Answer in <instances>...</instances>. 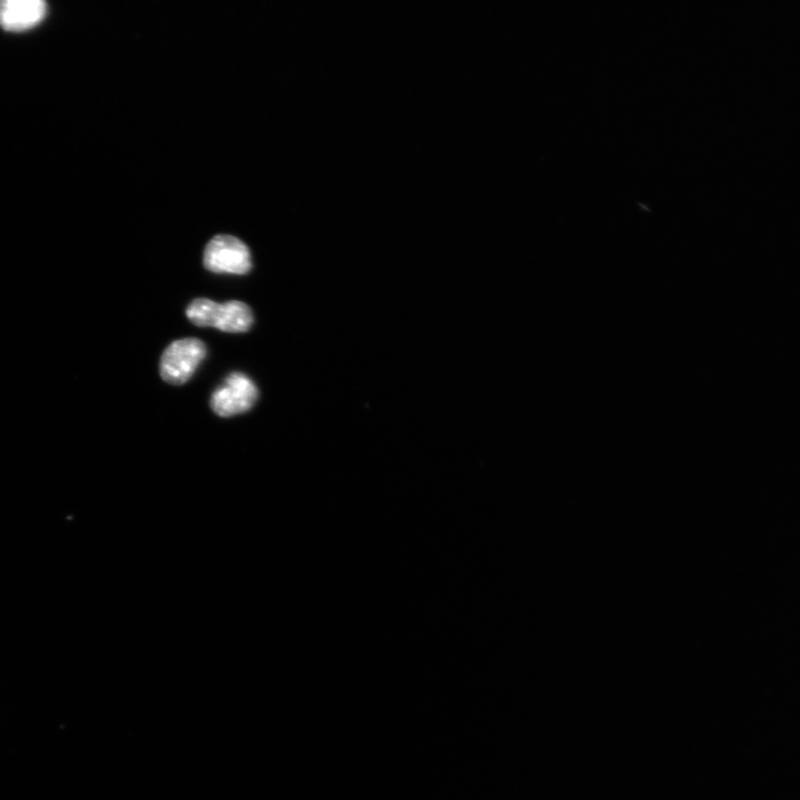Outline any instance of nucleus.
I'll return each mask as SVG.
<instances>
[{
    "instance_id": "39448f33",
    "label": "nucleus",
    "mask_w": 800,
    "mask_h": 800,
    "mask_svg": "<svg viewBox=\"0 0 800 800\" xmlns=\"http://www.w3.org/2000/svg\"><path fill=\"white\" fill-rule=\"evenodd\" d=\"M46 13L47 4L41 0H7L0 3V27L22 32L38 26Z\"/></svg>"
},
{
    "instance_id": "f03ea898",
    "label": "nucleus",
    "mask_w": 800,
    "mask_h": 800,
    "mask_svg": "<svg viewBox=\"0 0 800 800\" xmlns=\"http://www.w3.org/2000/svg\"><path fill=\"white\" fill-rule=\"evenodd\" d=\"M207 347L198 338H183L171 342L160 358L161 378L174 386L186 383L206 358Z\"/></svg>"
},
{
    "instance_id": "f257e3e1",
    "label": "nucleus",
    "mask_w": 800,
    "mask_h": 800,
    "mask_svg": "<svg viewBox=\"0 0 800 800\" xmlns=\"http://www.w3.org/2000/svg\"><path fill=\"white\" fill-rule=\"evenodd\" d=\"M186 316L197 327H213L233 333L247 332L253 323L251 308L238 300L218 303L207 298H197L187 307Z\"/></svg>"
},
{
    "instance_id": "20e7f679",
    "label": "nucleus",
    "mask_w": 800,
    "mask_h": 800,
    "mask_svg": "<svg viewBox=\"0 0 800 800\" xmlns=\"http://www.w3.org/2000/svg\"><path fill=\"white\" fill-rule=\"evenodd\" d=\"M258 394L257 386L248 376L232 372L224 379L223 384L212 392L210 407L219 417H232L250 410Z\"/></svg>"
},
{
    "instance_id": "7ed1b4c3",
    "label": "nucleus",
    "mask_w": 800,
    "mask_h": 800,
    "mask_svg": "<svg viewBox=\"0 0 800 800\" xmlns=\"http://www.w3.org/2000/svg\"><path fill=\"white\" fill-rule=\"evenodd\" d=\"M203 266L214 273L242 276L252 267L250 250L237 237L217 234L204 248Z\"/></svg>"
}]
</instances>
